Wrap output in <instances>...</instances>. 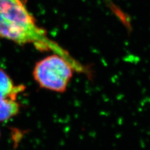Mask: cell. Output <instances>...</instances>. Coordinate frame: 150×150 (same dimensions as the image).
Masks as SVG:
<instances>
[{
	"instance_id": "1",
	"label": "cell",
	"mask_w": 150,
	"mask_h": 150,
	"mask_svg": "<svg viewBox=\"0 0 150 150\" xmlns=\"http://www.w3.org/2000/svg\"><path fill=\"white\" fill-rule=\"evenodd\" d=\"M0 13L8 20L21 28L29 35L34 41L37 48L41 50H53L67 58L69 54L64 50L50 40L45 30L36 24V21L28 10L25 0H0Z\"/></svg>"
},
{
	"instance_id": "2",
	"label": "cell",
	"mask_w": 150,
	"mask_h": 150,
	"mask_svg": "<svg viewBox=\"0 0 150 150\" xmlns=\"http://www.w3.org/2000/svg\"><path fill=\"white\" fill-rule=\"evenodd\" d=\"M74 69L75 68L69 61L54 53L36 64L33 76L41 88L62 93L67 89Z\"/></svg>"
},
{
	"instance_id": "3",
	"label": "cell",
	"mask_w": 150,
	"mask_h": 150,
	"mask_svg": "<svg viewBox=\"0 0 150 150\" xmlns=\"http://www.w3.org/2000/svg\"><path fill=\"white\" fill-rule=\"evenodd\" d=\"M0 38H4L23 45L32 43L34 41L27 33L8 20L0 13Z\"/></svg>"
},
{
	"instance_id": "4",
	"label": "cell",
	"mask_w": 150,
	"mask_h": 150,
	"mask_svg": "<svg viewBox=\"0 0 150 150\" xmlns=\"http://www.w3.org/2000/svg\"><path fill=\"white\" fill-rule=\"evenodd\" d=\"M25 90L21 85H15L8 74L0 68V97L16 100L18 95Z\"/></svg>"
},
{
	"instance_id": "5",
	"label": "cell",
	"mask_w": 150,
	"mask_h": 150,
	"mask_svg": "<svg viewBox=\"0 0 150 150\" xmlns=\"http://www.w3.org/2000/svg\"><path fill=\"white\" fill-rule=\"evenodd\" d=\"M20 105L16 100L0 97V121H6L16 115Z\"/></svg>"
}]
</instances>
